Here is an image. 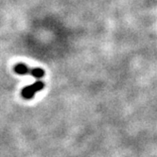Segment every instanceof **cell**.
Returning a JSON list of instances; mask_svg holds the SVG:
<instances>
[{
    "label": "cell",
    "mask_w": 157,
    "mask_h": 157,
    "mask_svg": "<svg viewBox=\"0 0 157 157\" xmlns=\"http://www.w3.org/2000/svg\"><path fill=\"white\" fill-rule=\"evenodd\" d=\"M44 83L41 81H38L29 86H26L25 88H23V90H22V93H21L22 97L25 99H30L34 97V95L38 91H41L44 88Z\"/></svg>",
    "instance_id": "7a4b0ae2"
},
{
    "label": "cell",
    "mask_w": 157,
    "mask_h": 157,
    "mask_svg": "<svg viewBox=\"0 0 157 157\" xmlns=\"http://www.w3.org/2000/svg\"><path fill=\"white\" fill-rule=\"evenodd\" d=\"M14 71L20 75H31V76H33L34 78H41L44 75V72L43 69H41V68H29V66H27L26 64L22 63H17L14 66Z\"/></svg>",
    "instance_id": "6da1fadb"
}]
</instances>
